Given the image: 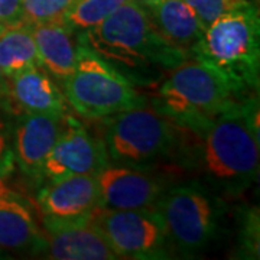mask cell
<instances>
[{
	"mask_svg": "<svg viewBox=\"0 0 260 260\" xmlns=\"http://www.w3.org/2000/svg\"><path fill=\"white\" fill-rule=\"evenodd\" d=\"M153 211L158 214L168 242L184 253L205 247L215 232L213 205L195 186L165 191Z\"/></svg>",
	"mask_w": 260,
	"mask_h": 260,
	"instance_id": "cell-8",
	"label": "cell"
},
{
	"mask_svg": "<svg viewBox=\"0 0 260 260\" xmlns=\"http://www.w3.org/2000/svg\"><path fill=\"white\" fill-rule=\"evenodd\" d=\"M65 126L64 114L28 113L15 135V159L29 175H39Z\"/></svg>",
	"mask_w": 260,
	"mask_h": 260,
	"instance_id": "cell-13",
	"label": "cell"
},
{
	"mask_svg": "<svg viewBox=\"0 0 260 260\" xmlns=\"http://www.w3.org/2000/svg\"><path fill=\"white\" fill-rule=\"evenodd\" d=\"M5 75H3V73H2V70H0V94L3 93L6 88H8V84H6V81H5Z\"/></svg>",
	"mask_w": 260,
	"mask_h": 260,
	"instance_id": "cell-25",
	"label": "cell"
},
{
	"mask_svg": "<svg viewBox=\"0 0 260 260\" xmlns=\"http://www.w3.org/2000/svg\"><path fill=\"white\" fill-rule=\"evenodd\" d=\"M97 174L71 175L52 181L39 194V205L48 218H80L100 204Z\"/></svg>",
	"mask_w": 260,
	"mask_h": 260,
	"instance_id": "cell-12",
	"label": "cell"
},
{
	"mask_svg": "<svg viewBox=\"0 0 260 260\" xmlns=\"http://www.w3.org/2000/svg\"><path fill=\"white\" fill-rule=\"evenodd\" d=\"M74 0H22L23 25L65 22V13Z\"/></svg>",
	"mask_w": 260,
	"mask_h": 260,
	"instance_id": "cell-20",
	"label": "cell"
},
{
	"mask_svg": "<svg viewBox=\"0 0 260 260\" xmlns=\"http://www.w3.org/2000/svg\"><path fill=\"white\" fill-rule=\"evenodd\" d=\"M39 64L37 45L28 25L0 29V70L6 78Z\"/></svg>",
	"mask_w": 260,
	"mask_h": 260,
	"instance_id": "cell-18",
	"label": "cell"
},
{
	"mask_svg": "<svg viewBox=\"0 0 260 260\" xmlns=\"http://www.w3.org/2000/svg\"><path fill=\"white\" fill-rule=\"evenodd\" d=\"M200 58L232 83L236 93L259 87V13L257 8L233 12L207 26L195 49Z\"/></svg>",
	"mask_w": 260,
	"mask_h": 260,
	"instance_id": "cell-4",
	"label": "cell"
},
{
	"mask_svg": "<svg viewBox=\"0 0 260 260\" xmlns=\"http://www.w3.org/2000/svg\"><path fill=\"white\" fill-rule=\"evenodd\" d=\"M10 94L26 113L64 114L67 99L41 65H34L10 77Z\"/></svg>",
	"mask_w": 260,
	"mask_h": 260,
	"instance_id": "cell-15",
	"label": "cell"
},
{
	"mask_svg": "<svg viewBox=\"0 0 260 260\" xmlns=\"http://www.w3.org/2000/svg\"><path fill=\"white\" fill-rule=\"evenodd\" d=\"M153 26L188 58L194 55L205 28L185 0H159L145 6Z\"/></svg>",
	"mask_w": 260,
	"mask_h": 260,
	"instance_id": "cell-14",
	"label": "cell"
},
{
	"mask_svg": "<svg viewBox=\"0 0 260 260\" xmlns=\"http://www.w3.org/2000/svg\"><path fill=\"white\" fill-rule=\"evenodd\" d=\"M106 153L114 164L142 168L168 155L178 124L155 107L139 106L109 117Z\"/></svg>",
	"mask_w": 260,
	"mask_h": 260,
	"instance_id": "cell-6",
	"label": "cell"
},
{
	"mask_svg": "<svg viewBox=\"0 0 260 260\" xmlns=\"http://www.w3.org/2000/svg\"><path fill=\"white\" fill-rule=\"evenodd\" d=\"M15 152L12 149L8 133L0 127V177H9L15 168Z\"/></svg>",
	"mask_w": 260,
	"mask_h": 260,
	"instance_id": "cell-23",
	"label": "cell"
},
{
	"mask_svg": "<svg viewBox=\"0 0 260 260\" xmlns=\"http://www.w3.org/2000/svg\"><path fill=\"white\" fill-rule=\"evenodd\" d=\"M126 2L127 0H74L65 13V23L70 28L91 29Z\"/></svg>",
	"mask_w": 260,
	"mask_h": 260,
	"instance_id": "cell-19",
	"label": "cell"
},
{
	"mask_svg": "<svg viewBox=\"0 0 260 260\" xmlns=\"http://www.w3.org/2000/svg\"><path fill=\"white\" fill-rule=\"evenodd\" d=\"M106 150L90 132L73 119L65 126L45 159L41 174L51 181L71 175L97 174L106 167Z\"/></svg>",
	"mask_w": 260,
	"mask_h": 260,
	"instance_id": "cell-10",
	"label": "cell"
},
{
	"mask_svg": "<svg viewBox=\"0 0 260 260\" xmlns=\"http://www.w3.org/2000/svg\"><path fill=\"white\" fill-rule=\"evenodd\" d=\"M45 236L38 253L55 260L119 259L90 218H44Z\"/></svg>",
	"mask_w": 260,
	"mask_h": 260,
	"instance_id": "cell-9",
	"label": "cell"
},
{
	"mask_svg": "<svg viewBox=\"0 0 260 260\" xmlns=\"http://www.w3.org/2000/svg\"><path fill=\"white\" fill-rule=\"evenodd\" d=\"M232 83L200 58H186L159 87L153 106L181 127L203 132L220 113L236 103Z\"/></svg>",
	"mask_w": 260,
	"mask_h": 260,
	"instance_id": "cell-3",
	"label": "cell"
},
{
	"mask_svg": "<svg viewBox=\"0 0 260 260\" xmlns=\"http://www.w3.org/2000/svg\"><path fill=\"white\" fill-rule=\"evenodd\" d=\"M22 0H0V29L22 25Z\"/></svg>",
	"mask_w": 260,
	"mask_h": 260,
	"instance_id": "cell-22",
	"label": "cell"
},
{
	"mask_svg": "<svg viewBox=\"0 0 260 260\" xmlns=\"http://www.w3.org/2000/svg\"><path fill=\"white\" fill-rule=\"evenodd\" d=\"M90 218L119 259H150L165 253L167 236L153 210H113L99 205Z\"/></svg>",
	"mask_w": 260,
	"mask_h": 260,
	"instance_id": "cell-7",
	"label": "cell"
},
{
	"mask_svg": "<svg viewBox=\"0 0 260 260\" xmlns=\"http://www.w3.org/2000/svg\"><path fill=\"white\" fill-rule=\"evenodd\" d=\"M192 8L203 26L207 28L214 20L233 12L254 6L253 0H185Z\"/></svg>",
	"mask_w": 260,
	"mask_h": 260,
	"instance_id": "cell-21",
	"label": "cell"
},
{
	"mask_svg": "<svg viewBox=\"0 0 260 260\" xmlns=\"http://www.w3.org/2000/svg\"><path fill=\"white\" fill-rule=\"evenodd\" d=\"M87 47L130 83L164 81L188 55L159 34L143 5L127 0L97 26L85 30Z\"/></svg>",
	"mask_w": 260,
	"mask_h": 260,
	"instance_id": "cell-1",
	"label": "cell"
},
{
	"mask_svg": "<svg viewBox=\"0 0 260 260\" xmlns=\"http://www.w3.org/2000/svg\"><path fill=\"white\" fill-rule=\"evenodd\" d=\"M133 2H136V3H139V5H143V6H149V5L156 3L159 0H133Z\"/></svg>",
	"mask_w": 260,
	"mask_h": 260,
	"instance_id": "cell-26",
	"label": "cell"
},
{
	"mask_svg": "<svg viewBox=\"0 0 260 260\" xmlns=\"http://www.w3.org/2000/svg\"><path fill=\"white\" fill-rule=\"evenodd\" d=\"M100 207L113 210H153L165 185L140 168L114 165L97 172Z\"/></svg>",
	"mask_w": 260,
	"mask_h": 260,
	"instance_id": "cell-11",
	"label": "cell"
},
{
	"mask_svg": "<svg viewBox=\"0 0 260 260\" xmlns=\"http://www.w3.org/2000/svg\"><path fill=\"white\" fill-rule=\"evenodd\" d=\"M65 99L87 119H104L143 106L135 84L85 44L78 45L74 71L64 80Z\"/></svg>",
	"mask_w": 260,
	"mask_h": 260,
	"instance_id": "cell-5",
	"label": "cell"
},
{
	"mask_svg": "<svg viewBox=\"0 0 260 260\" xmlns=\"http://www.w3.org/2000/svg\"><path fill=\"white\" fill-rule=\"evenodd\" d=\"M37 45L41 67L51 74L65 80L74 71L77 64V49L71 29L65 22L39 23L29 26Z\"/></svg>",
	"mask_w": 260,
	"mask_h": 260,
	"instance_id": "cell-16",
	"label": "cell"
},
{
	"mask_svg": "<svg viewBox=\"0 0 260 260\" xmlns=\"http://www.w3.org/2000/svg\"><path fill=\"white\" fill-rule=\"evenodd\" d=\"M236 102L204 127L203 169L208 181L229 192H240L259 174L257 106Z\"/></svg>",
	"mask_w": 260,
	"mask_h": 260,
	"instance_id": "cell-2",
	"label": "cell"
},
{
	"mask_svg": "<svg viewBox=\"0 0 260 260\" xmlns=\"http://www.w3.org/2000/svg\"><path fill=\"white\" fill-rule=\"evenodd\" d=\"M42 234L25 204H0V247L39 250Z\"/></svg>",
	"mask_w": 260,
	"mask_h": 260,
	"instance_id": "cell-17",
	"label": "cell"
},
{
	"mask_svg": "<svg viewBox=\"0 0 260 260\" xmlns=\"http://www.w3.org/2000/svg\"><path fill=\"white\" fill-rule=\"evenodd\" d=\"M25 197L10 188L5 178L0 177V204H25Z\"/></svg>",
	"mask_w": 260,
	"mask_h": 260,
	"instance_id": "cell-24",
	"label": "cell"
}]
</instances>
